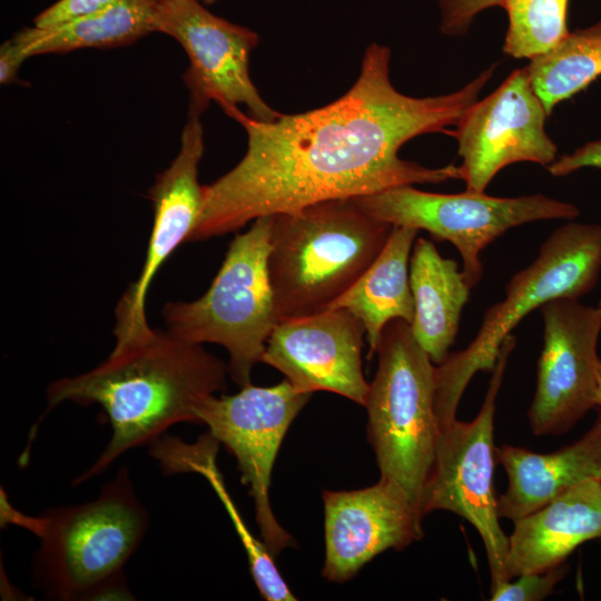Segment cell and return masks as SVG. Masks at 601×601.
Here are the masks:
<instances>
[{
    "label": "cell",
    "instance_id": "44dd1931",
    "mask_svg": "<svg viewBox=\"0 0 601 601\" xmlns=\"http://www.w3.org/2000/svg\"><path fill=\"white\" fill-rule=\"evenodd\" d=\"M158 0H120L93 13L48 28L30 27L12 39L28 58L86 48H114L130 45L156 32Z\"/></svg>",
    "mask_w": 601,
    "mask_h": 601
},
{
    "label": "cell",
    "instance_id": "ac0fdd59",
    "mask_svg": "<svg viewBox=\"0 0 601 601\" xmlns=\"http://www.w3.org/2000/svg\"><path fill=\"white\" fill-rule=\"evenodd\" d=\"M496 459L509 479L496 500L497 514L515 521L583 482L601 480V411L587 434L556 452L540 454L503 445Z\"/></svg>",
    "mask_w": 601,
    "mask_h": 601
},
{
    "label": "cell",
    "instance_id": "8992f818",
    "mask_svg": "<svg viewBox=\"0 0 601 601\" xmlns=\"http://www.w3.org/2000/svg\"><path fill=\"white\" fill-rule=\"evenodd\" d=\"M376 354L377 368L364 407L380 479L401 489L423 516L422 494L440 435L435 365L403 319L384 327Z\"/></svg>",
    "mask_w": 601,
    "mask_h": 601
},
{
    "label": "cell",
    "instance_id": "6da1fadb",
    "mask_svg": "<svg viewBox=\"0 0 601 601\" xmlns=\"http://www.w3.org/2000/svg\"><path fill=\"white\" fill-rule=\"evenodd\" d=\"M391 49L373 42L352 87L336 100L270 121L221 109L247 134L240 161L203 186L198 219L187 242L221 236L263 216L298 210L338 198L393 187L461 179L453 164L427 168L398 156L408 140L447 131L477 101L496 63L459 90L416 98L400 92L390 77Z\"/></svg>",
    "mask_w": 601,
    "mask_h": 601
},
{
    "label": "cell",
    "instance_id": "83f0119b",
    "mask_svg": "<svg viewBox=\"0 0 601 601\" xmlns=\"http://www.w3.org/2000/svg\"><path fill=\"white\" fill-rule=\"evenodd\" d=\"M585 167L601 168V139L589 141L573 152L562 155L546 166V169L552 176L562 177Z\"/></svg>",
    "mask_w": 601,
    "mask_h": 601
},
{
    "label": "cell",
    "instance_id": "277c9868",
    "mask_svg": "<svg viewBox=\"0 0 601 601\" xmlns=\"http://www.w3.org/2000/svg\"><path fill=\"white\" fill-rule=\"evenodd\" d=\"M391 230L353 198L273 215L268 273L279 322L325 311L372 265Z\"/></svg>",
    "mask_w": 601,
    "mask_h": 601
},
{
    "label": "cell",
    "instance_id": "3957f363",
    "mask_svg": "<svg viewBox=\"0 0 601 601\" xmlns=\"http://www.w3.org/2000/svg\"><path fill=\"white\" fill-rule=\"evenodd\" d=\"M148 523L127 466L119 469L96 500L52 508L39 516L12 508L1 491V524L22 526L40 540L33 578L52 600L130 599L122 570Z\"/></svg>",
    "mask_w": 601,
    "mask_h": 601
},
{
    "label": "cell",
    "instance_id": "9c48e42d",
    "mask_svg": "<svg viewBox=\"0 0 601 601\" xmlns=\"http://www.w3.org/2000/svg\"><path fill=\"white\" fill-rule=\"evenodd\" d=\"M516 338L503 341L483 405L471 422L455 420L440 432L434 463L423 490V516L435 510L467 520L481 535L491 572V589L508 581L509 538L499 523L493 491L495 402Z\"/></svg>",
    "mask_w": 601,
    "mask_h": 601
},
{
    "label": "cell",
    "instance_id": "d4e9b609",
    "mask_svg": "<svg viewBox=\"0 0 601 601\" xmlns=\"http://www.w3.org/2000/svg\"><path fill=\"white\" fill-rule=\"evenodd\" d=\"M568 565L560 564L543 572L523 573L514 582L505 581L491 589L492 601H539L546 598L564 577Z\"/></svg>",
    "mask_w": 601,
    "mask_h": 601
},
{
    "label": "cell",
    "instance_id": "4316f807",
    "mask_svg": "<svg viewBox=\"0 0 601 601\" xmlns=\"http://www.w3.org/2000/svg\"><path fill=\"white\" fill-rule=\"evenodd\" d=\"M120 0H58L35 19L33 26L48 28L68 20L104 10Z\"/></svg>",
    "mask_w": 601,
    "mask_h": 601
},
{
    "label": "cell",
    "instance_id": "603a6c76",
    "mask_svg": "<svg viewBox=\"0 0 601 601\" xmlns=\"http://www.w3.org/2000/svg\"><path fill=\"white\" fill-rule=\"evenodd\" d=\"M569 0H503L509 24L503 51L515 59H534L556 48L569 35Z\"/></svg>",
    "mask_w": 601,
    "mask_h": 601
},
{
    "label": "cell",
    "instance_id": "2e32d148",
    "mask_svg": "<svg viewBox=\"0 0 601 601\" xmlns=\"http://www.w3.org/2000/svg\"><path fill=\"white\" fill-rule=\"evenodd\" d=\"M325 560L322 575L352 579L377 554L423 535L422 515L396 485L378 480L352 491H323Z\"/></svg>",
    "mask_w": 601,
    "mask_h": 601
},
{
    "label": "cell",
    "instance_id": "5bb4252c",
    "mask_svg": "<svg viewBox=\"0 0 601 601\" xmlns=\"http://www.w3.org/2000/svg\"><path fill=\"white\" fill-rule=\"evenodd\" d=\"M203 112L189 105L179 151L149 189L154 224L138 279L128 286L116 307V346L141 338L152 329L146 316L151 280L171 253L187 242L198 219L203 203V186L197 179L204 154Z\"/></svg>",
    "mask_w": 601,
    "mask_h": 601
},
{
    "label": "cell",
    "instance_id": "4fadbf2b",
    "mask_svg": "<svg viewBox=\"0 0 601 601\" xmlns=\"http://www.w3.org/2000/svg\"><path fill=\"white\" fill-rule=\"evenodd\" d=\"M539 309L543 347L529 420L535 435H556L597 406L601 309L566 297Z\"/></svg>",
    "mask_w": 601,
    "mask_h": 601
},
{
    "label": "cell",
    "instance_id": "7402d4cb",
    "mask_svg": "<svg viewBox=\"0 0 601 601\" xmlns=\"http://www.w3.org/2000/svg\"><path fill=\"white\" fill-rule=\"evenodd\" d=\"M548 115L601 76V20L570 31L552 51L525 66Z\"/></svg>",
    "mask_w": 601,
    "mask_h": 601
},
{
    "label": "cell",
    "instance_id": "5b68a950",
    "mask_svg": "<svg viewBox=\"0 0 601 601\" xmlns=\"http://www.w3.org/2000/svg\"><path fill=\"white\" fill-rule=\"evenodd\" d=\"M601 270V224L569 223L542 244L536 258L509 280L505 297L490 306L470 345L435 365L440 431L455 418L462 394L479 371L492 372L503 341L532 311L554 298H580Z\"/></svg>",
    "mask_w": 601,
    "mask_h": 601
},
{
    "label": "cell",
    "instance_id": "484cf974",
    "mask_svg": "<svg viewBox=\"0 0 601 601\" xmlns=\"http://www.w3.org/2000/svg\"><path fill=\"white\" fill-rule=\"evenodd\" d=\"M440 7V30L452 37L467 33L475 17L492 7H502L503 0H436Z\"/></svg>",
    "mask_w": 601,
    "mask_h": 601
},
{
    "label": "cell",
    "instance_id": "1f68e13d",
    "mask_svg": "<svg viewBox=\"0 0 601 601\" xmlns=\"http://www.w3.org/2000/svg\"><path fill=\"white\" fill-rule=\"evenodd\" d=\"M600 309H601V299H600V303H599V306H598Z\"/></svg>",
    "mask_w": 601,
    "mask_h": 601
},
{
    "label": "cell",
    "instance_id": "f1b7e54d",
    "mask_svg": "<svg viewBox=\"0 0 601 601\" xmlns=\"http://www.w3.org/2000/svg\"><path fill=\"white\" fill-rule=\"evenodd\" d=\"M28 59L21 47L11 38L0 46V83L3 86L18 81V71Z\"/></svg>",
    "mask_w": 601,
    "mask_h": 601
},
{
    "label": "cell",
    "instance_id": "8fae6325",
    "mask_svg": "<svg viewBox=\"0 0 601 601\" xmlns=\"http://www.w3.org/2000/svg\"><path fill=\"white\" fill-rule=\"evenodd\" d=\"M154 21L156 32L177 40L188 56L183 80L190 105L204 110L211 100L244 105L250 117L264 121L280 115L250 79L249 57L259 42L254 30L215 16L196 0H158Z\"/></svg>",
    "mask_w": 601,
    "mask_h": 601
},
{
    "label": "cell",
    "instance_id": "52a82bcc",
    "mask_svg": "<svg viewBox=\"0 0 601 601\" xmlns=\"http://www.w3.org/2000/svg\"><path fill=\"white\" fill-rule=\"evenodd\" d=\"M273 215L236 235L207 292L191 302H168L167 331L185 341L221 345L228 373L240 388L250 384L267 341L279 323L268 273Z\"/></svg>",
    "mask_w": 601,
    "mask_h": 601
},
{
    "label": "cell",
    "instance_id": "7a4b0ae2",
    "mask_svg": "<svg viewBox=\"0 0 601 601\" xmlns=\"http://www.w3.org/2000/svg\"><path fill=\"white\" fill-rule=\"evenodd\" d=\"M228 364L168 331L115 346L91 371L50 383L47 408L38 423L63 402L98 404L111 425V437L97 461L73 482L102 473L128 450L151 444L181 422L198 423L196 408L226 388ZM38 423L31 427L35 431Z\"/></svg>",
    "mask_w": 601,
    "mask_h": 601
},
{
    "label": "cell",
    "instance_id": "ba28073f",
    "mask_svg": "<svg viewBox=\"0 0 601 601\" xmlns=\"http://www.w3.org/2000/svg\"><path fill=\"white\" fill-rule=\"evenodd\" d=\"M368 215L391 226L428 231L459 250L463 275L472 288L480 283L481 252L512 227L546 219H573L577 206L542 194L493 197L465 190L460 194L423 191L412 185L353 198Z\"/></svg>",
    "mask_w": 601,
    "mask_h": 601
},
{
    "label": "cell",
    "instance_id": "7c38bea8",
    "mask_svg": "<svg viewBox=\"0 0 601 601\" xmlns=\"http://www.w3.org/2000/svg\"><path fill=\"white\" fill-rule=\"evenodd\" d=\"M546 114L526 67L513 70L489 96L445 132L457 141L461 179L466 190L484 193L494 176L514 162L549 166L556 145L545 131Z\"/></svg>",
    "mask_w": 601,
    "mask_h": 601
},
{
    "label": "cell",
    "instance_id": "e0dca14e",
    "mask_svg": "<svg viewBox=\"0 0 601 601\" xmlns=\"http://www.w3.org/2000/svg\"><path fill=\"white\" fill-rule=\"evenodd\" d=\"M513 522L508 581L555 568L583 542L601 538V480L583 482Z\"/></svg>",
    "mask_w": 601,
    "mask_h": 601
},
{
    "label": "cell",
    "instance_id": "9a60e30c",
    "mask_svg": "<svg viewBox=\"0 0 601 601\" xmlns=\"http://www.w3.org/2000/svg\"><path fill=\"white\" fill-rule=\"evenodd\" d=\"M363 323L345 308L285 319L272 332L263 356L299 392L325 391L365 405Z\"/></svg>",
    "mask_w": 601,
    "mask_h": 601
},
{
    "label": "cell",
    "instance_id": "ffe728a7",
    "mask_svg": "<svg viewBox=\"0 0 601 601\" xmlns=\"http://www.w3.org/2000/svg\"><path fill=\"white\" fill-rule=\"evenodd\" d=\"M417 234L414 228L392 226L384 248L372 265L327 307L345 308L363 323L368 359L376 354L382 332L391 321L413 322L415 304L410 284V258Z\"/></svg>",
    "mask_w": 601,
    "mask_h": 601
},
{
    "label": "cell",
    "instance_id": "d6986e66",
    "mask_svg": "<svg viewBox=\"0 0 601 601\" xmlns=\"http://www.w3.org/2000/svg\"><path fill=\"white\" fill-rule=\"evenodd\" d=\"M410 284L415 304L412 334L433 364L441 365L455 341L471 287L456 262L442 257L425 238L414 243Z\"/></svg>",
    "mask_w": 601,
    "mask_h": 601
},
{
    "label": "cell",
    "instance_id": "f546056e",
    "mask_svg": "<svg viewBox=\"0 0 601 601\" xmlns=\"http://www.w3.org/2000/svg\"><path fill=\"white\" fill-rule=\"evenodd\" d=\"M597 406L601 407V359L598 365Z\"/></svg>",
    "mask_w": 601,
    "mask_h": 601
},
{
    "label": "cell",
    "instance_id": "cb8c5ba5",
    "mask_svg": "<svg viewBox=\"0 0 601 601\" xmlns=\"http://www.w3.org/2000/svg\"><path fill=\"white\" fill-rule=\"evenodd\" d=\"M191 471L204 475L208 480L224 504L243 543V546L245 548L249 571L262 598L267 601L296 600L289 590V587L279 573L273 560V554L268 551L264 542L258 541L252 534L247 525L244 523L231 497L226 491L221 475L216 466V456H209L208 459L197 463L194 465Z\"/></svg>",
    "mask_w": 601,
    "mask_h": 601
},
{
    "label": "cell",
    "instance_id": "30bf717a",
    "mask_svg": "<svg viewBox=\"0 0 601 601\" xmlns=\"http://www.w3.org/2000/svg\"><path fill=\"white\" fill-rule=\"evenodd\" d=\"M311 393L297 391L286 378L263 387L252 383L234 395H209L196 408L198 423L233 454L243 484L249 487L264 544L273 555L294 545L277 522L269 502L274 463L292 422Z\"/></svg>",
    "mask_w": 601,
    "mask_h": 601
},
{
    "label": "cell",
    "instance_id": "4dcf8cb0",
    "mask_svg": "<svg viewBox=\"0 0 601 601\" xmlns=\"http://www.w3.org/2000/svg\"><path fill=\"white\" fill-rule=\"evenodd\" d=\"M196 1H199V2H201V3H204V4L209 6V4H214V3L217 2L218 0H196Z\"/></svg>",
    "mask_w": 601,
    "mask_h": 601
}]
</instances>
